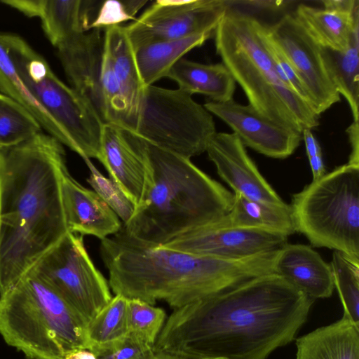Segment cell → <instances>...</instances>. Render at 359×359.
Returning a JSON list of instances; mask_svg holds the SVG:
<instances>
[{"instance_id":"cell-36","label":"cell","mask_w":359,"mask_h":359,"mask_svg":"<svg viewBox=\"0 0 359 359\" xmlns=\"http://www.w3.org/2000/svg\"><path fill=\"white\" fill-rule=\"evenodd\" d=\"M323 8L339 13L352 14L359 10L358 0H324Z\"/></svg>"},{"instance_id":"cell-39","label":"cell","mask_w":359,"mask_h":359,"mask_svg":"<svg viewBox=\"0 0 359 359\" xmlns=\"http://www.w3.org/2000/svg\"><path fill=\"white\" fill-rule=\"evenodd\" d=\"M308 158L313 175L312 181L318 180L326 174L322 154Z\"/></svg>"},{"instance_id":"cell-19","label":"cell","mask_w":359,"mask_h":359,"mask_svg":"<svg viewBox=\"0 0 359 359\" xmlns=\"http://www.w3.org/2000/svg\"><path fill=\"white\" fill-rule=\"evenodd\" d=\"M274 273L314 301L331 297L334 289L330 264L306 245L286 243L278 249Z\"/></svg>"},{"instance_id":"cell-16","label":"cell","mask_w":359,"mask_h":359,"mask_svg":"<svg viewBox=\"0 0 359 359\" xmlns=\"http://www.w3.org/2000/svg\"><path fill=\"white\" fill-rule=\"evenodd\" d=\"M219 177L234 194L254 201L285 203L260 173L234 133H215L205 151Z\"/></svg>"},{"instance_id":"cell-3","label":"cell","mask_w":359,"mask_h":359,"mask_svg":"<svg viewBox=\"0 0 359 359\" xmlns=\"http://www.w3.org/2000/svg\"><path fill=\"white\" fill-rule=\"evenodd\" d=\"M278 250L238 259L151 247L120 231L101 241L100 252L115 294L180 308L255 277L274 273Z\"/></svg>"},{"instance_id":"cell-28","label":"cell","mask_w":359,"mask_h":359,"mask_svg":"<svg viewBox=\"0 0 359 359\" xmlns=\"http://www.w3.org/2000/svg\"><path fill=\"white\" fill-rule=\"evenodd\" d=\"M0 93L11 97L25 108L41 128L68 147L67 137L58 124L39 104L18 74L12 61L0 42Z\"/></svg>"},{"instance_id":"cell-7","label":"cell","mask_w":359,"mask_h":359,"mask_svg":"<svg viewBox=\"0 0 359 359\" xmlns=\"http://www.w3.org/2000/svg\"><path fill=\"white\" fill-rule=\"evenodd\" d=\"M295 231L359 262V165L344 164L292 196Z\"/></svg>"},{"instance_id":"cell-13","label":"cell","mask_w":359,"mask_h":359,"mask_svg":"<svg viewBox=\"0 0 359 359\" xmlns=\"http://www.w3.org/2000/svg\"><path fill=\"white\" fill-rule=\"evenodd\" d=\"M287 236L252 228L223 226L214 221L184 232L163 247L222 259H238L278 250Z\"/></svg>"},{"instance_id":"cell-9","label":"cell","mask_w":359,"mask_h":359,"mask_svg":"<svg viewBox=\"0 0 359 359\" xmlns=\"http://www.w3.org/2000/svg\"><path fill=\"white\" fill-rule=\"evenodd\" d=\"M133 132L190 159L206 151L216 130L211 114L191 95L151 85L144 88Z\"/></svg>"},{"instance_id":"cell-12","label":"cell","mask_w":359,"mask_h":359,"mask_svg":"<svg viewBox=\"0 0 359 359\" xmlns=\"http://www.w3.org/2000/svg\"><path fill=\"white\" fill-rule=\"evenodd\" d=\"M273 40L306 87L316 114L340 101V95L325 67L322 48L305 32L293 14L267 25Z\"/></svg>"},{"instance_id":"cell-15","label":"cell","mask_w":359,"mask_h":359,"mask_svg":"<svg viewBox=\"0 0 359 359\" xmlns=\"http://www.w3.org/2000/svg\"><path fill=\"white\" fill-rule=\"evenodd\" d=\"M98 160L137 205L149 173L146 141L127 128L104 123Z\"/></svg>"},{"instance_id":"cell-31","label":"cell","mask_w":359,"mask_h":359,"mask_svg":"<svg viewBox=\"0 0 359 359\" xmlns=\"http://www.w3.org/2000/svg\"><path fill=\"white\" fill-rule=\"evenodd\" d=\"M330 266L343 315L359 325V262L334 250Z\"/></svg>"},{"instance_id":"cell-29","label":"cell","mask_w":359,"mask_h":359,"mask_svg":"<svg viewBox=\"0 0 359 359\" xmlns=\"http://www.w3.org/2000/svg\"><path fill=\"white\" fill-rule=\"evenodd\" d=\"M128 299L116 294L86 325L88 349L100 347L128 334Z\"/></svg>"},{"instance_id":"cell-21","label":"cell","mask_w":359,"mask_h":359,"mask_svg":"<svg viewBox=\"0 0 359 359\" xmlns=\"http://www.w3.org/2000/svg\"><path fill=\"white\" fill-rule=\"evenodd\" d=\"M21 11L41 19L46 36L56 48L70 37L90 30L87 0H25Z\"/></svg>"},{"instance_id":"cell-35","label":"cell","mask_w":359,"mask_h":359,"mask_svg":"<svg viewBox=\"0 0 359 359\" xmlns=\"http://www.w3.org/2000/svg\"><path fill=\"white\" fill-rule=\"evenodd\" d=\"M153 348L128 333L109 344L90 350L97 359H142Z\"/></svg>"},{"instance_id":"cell-1","label":"cell","mask_w":359,"mask_h":359,"mask_svg":"<svg viewBox=\"0 0 359 359\" xmlns=\"http://www.w3.org/2000/svg\"><path fill=\"white\" fill-rule=\"evenodd\" d=\"M314 300L275 273L175 309L153 346L186 359H266L292 341Z\"/></svg>"},{"instance_id":"cell-2","label":"cell","mask_w":359,"mask_h":359,"mask_svg":"<svg viewBox=\"0 0 359 359\" xmlns=\"http://www.w3.org/2000/svg\"><path fill=\"white\" fill-rule=\"evenodd\" d=\"M62 144L39 132L0 149V297L69 232L62 196Z\"/></svg>"},{"instance_id":"cell-30","label":"cell","mask_w":359,"mask_h":359,"mask_svg":"<svg viewBox=\"0 0 359 359\" xmlns=\"http://www.w3.org/2000/svg\"><path fill=\"white\" fill-rule=\"evenodd\" d=\"M41 131L40 124L25 108L0 93V149L17 145Z\"/></svg>"},{"instance_id":"cell-23","label":"cell","mask_w":359,"mask_h":359,"mask_svg":"<svg viewBox=\"0 0 359 359\" xmlns=\"http://www.w3.org/2000/svg\"><path fill=\"white\" fill-rule=\"evenodd\" d=\"M293 15L319 46L334 51L346 50L359 29V10L348 14L299 4Z\"/></svg>"},{"instance_id":"cell-25","label":"cell","mask_w":359,"mask_h":359,"mask_svg":"<svg viewBox=\"0 0 359 359\" xmlns=\"http://www.w3.org/2000/svg\"><path fill=\"white\" fill-rule=\"evenodd\" d=\"M215 222L223 226L269 230L287 237L296 232L290 205L250 200L238 194H234L230 211Z\"/></svg>"},{"instance_id":"cell-20","label":"cell","mask_w":359,"mask_h":359,"mask_svg":"<svg viewBox=\"0 0 359 359\" xmlns=\"http://www.w3.org/2000/svg\"><path fill=\"white\" fill-rule=\"evenodd\" d=\"M104 49L107 53L127 108V129L133 130L144 86L137 67L135 50L124 26L104 28Z\"/></svg>"},{"instance_id":"cell-24","label":"cell","mask_w":359,"mask_h":359,"mask_svg":"<svg viewBox=\"0 0 359 359\" xmlns=\"http://www.w3.org/2000/svg\"><path fill=\"white\" fill-rule=\"evenodd\" d=\"M167 77L175 81L179 89L191 95H204L213 102L233 100L236 89V81L222 62L207 65L181 58Z\"/></svg>"},{"instance_id":"cell-17","label":"cell","mask_w":359,"mask_h":359,"mask_svg":"<svg viewBox=\"0 0 359 359\" xmlns=\"http://www.w3.org/2000/svg\"><path fill=\"white\" fill-rule=\"evenodd\" d=\"M57 49L70 87L91 104L102 120L100 75L104 39L101 29L77 34L59 45Z\"/></svg>"},{"instance_id":"cell-4","label":"cell","mask_w":359,"mask_h":359,"mask_svg":"<svg viewBox=\"0 0 359 359\" xmlns=\"http://www.w3.org/2000/svg\"><path fill=\"white\" fill-rule=\"evenodd\" d=\"M146 143L149 177L132 217L123 224L130 236L149 246H161L230 211L234 194L189 158Z\"/></svg>"},{"instance_id":"cell-10","label":"cell","mask_w":359,"mask_h":359,"mask_svg":"<svg viewBox=\"0 0 359 359\" xmlns=\"http://www.w3.org/2000/svg\"><path fill=\"white\" fill-rule=\"evenodd\" d=\"M32 270L53 287L87 324L112 299L109 283L90 259L81 235L68 232Z\"/></svg>"},{"instance_id":"cell-5","label":"cell","mask_w":359,"mask_h":359,"mask_svg":"<svg viewBox=\"0 0 359 359\" xmlns=\"http://www.w3.org/2000/svg\"><path fill=\"white\" fill-rule=\"evenodd\" d=\"M261 26L253 16L229 8L214 31L216 52L259 113L301 133L312 130L320 116L279 77Z\"/></svg>"},{"instance_id":"cell-33","label":"cell","mask_w":359,"mask_h":359,"mask_svg":"<svg viewBox=\"0 0 359 359\" xmlns=\"http://www.w3.org/2000/svg\"><path fill=\"white\" fill-rule=\"evenodd\" d=\"M90 170L87 182L101 199L126 224L132 217L136 208L135 202L120 186L110 177L104 176L90 159L84 161Z\"/></svg>"},{"instance_id":"cell-27","label":"cell","mask_w":359,"mask_h":359,"mask_svg":"<svg viewBox=\"0 0 359 359\" xmlns=\"http://www.w3.org/2000/svg\"><path fill=\"white\" fill-rule=\"evenodd\" d=\"M322 53L332 82L348 103L353 121H358L359 29L354 32L346 50L338 52L322 48Z\"/></svg>"},{"instance_id":"cell-38","label":"cell","mask_w":359,"mask_h":359,"mask_svg":"<svg viewBox=\"0 0 359 359\" xmlns=\"http://www.w3.org/2000/svg\"><path fill=\"white\" fill-rule=\"evenodd\" d=\"M302 135V139L304 140L308 158L322 154L320 146L313 136L311 129L306 128L303 130Z\"/></svg>"},{"instance_id":"cell-41","label":"cell","mask_w":359,"mask_h":359,"mask_svg":"<svg viewBox=\"0 0 359 359\" xmlns=\"http://www.w3.org/2000/svg\"><path fill=\"white\" fill-rule=\"evenodd\" d=\"M65 359H97V358L88 349H76L67 353Z\"/></svg>"},{"instance_id":"cell-6","label":"cell","mask_w":359,"mask_h":359,"mask_svg":"<svg viewBox=\"0 0 359 359\" xmlns=\"http://www.w3.org/2000/svg\"><path fill=\"white\" fill-rule=\"evenodd\" d=\"M86 325L33 270L0 297V334L28 359H65L72 351L88 349Z\"/></svg>"},{"instance_id":"cell-32","label":"cell","mask_w":359,"mask_h":359,"mask_svg":"<svg viewBox=\"0 0 359 359\" xmlns=\"http://www.w3.org/2000/svg\"><path fill=\"white\" fill-rule=\"evenodd\" d=\"M165 311L137 299L128 301V333L153 348L165 320Z\"/></svg>"},{"instance_id":"cell-14","label":"cell","mask_w":359,"mask_h":359,"mask_svg":"<svg viewBox=\"0 0 359 359\" xmlns=\"http://www.w3.org/2000/svg\"><path fill=\"white\" fill-rule=\"evenodd\" d=\"M204 107L226 123L245 147L268 157L287 158L302 140L301 133L266 118L249 104L209 101Z\"/></svg>"},{"instance_id":"cell-18","label":"cell","mask_w":359,"mask_h":359,"mask_svg":"<svg viewBox=\"0 0 359 359\" xmlns=\"http://www.w3.org/2000/svg\"><path fill=\"white\" fill-rule=\"evenodd\" d=\"M62 196L68 231L94 236L101 241L122 227L116 213L94 191L67 172L62 182Z\"/></svg>"},{"instance_id":"cell-40","label":"cell","mask_w":359,"mask_h":359,"mask_svg":"<svg viewBox=\"0 0 359 359\" xmlns=\"http://www.w3.org/2000/svg\"><path fill=\"white\" fill-rule=\"evenodd\" d=\"M243 4H248L252 7L267 10H277L285 6L288 1H245Z\"/></svg>"},{"instance_id":"cell-34","label":"cell","mask_w":359,"mask_h":359,"mask_svg":"<svg viewBox=\"0 0 359 359\" xmlns=\"http://www.w3.org/2000/svg\"><path fill=\"white\" fill-rule=\"evenodd\" d=\"M147 0L99 1L90 29L121 25L135 18Z\"/></svg>"},{"instance_id":"cell-42","label":"cell","mask_w":359,"mask_h":359,"mask_svg":"<svg viewBox=\"0 0 359 359\" xmlns=\"http://www.w3.org/2000/svg\"><path fill=\"white\" fill-rule=\"evenodd\" d=\"M142 359H186L177 355L150 351Z\"/></svg>"},{"instance_id":"cell-11","label":"cell","mask_w":359,"mask_h":359,"mask_svg":"<svg viewBox=\"0 0 359 359\" xmlns=\"http://www.w3.org/2000/svg\"><path fill=\"white\" fill-rule=\"evenodd\" d=\"M223 0H158L124 26L134 48L154 42L214 32L230 8Z\"/></svg>"},{"instance_id":"cell-8","label":"cell","mask_w":359,"mask_h":359,"mask_svg":"<svg viewBox=\"0 0 359 359\" xmlns=\"http://www.w3.org/2000/svg\"><path fill=\"white\" fill-rule=\"evenodd\" d=\"M0 42L25 86L65 134L67 147L84 161L99 159L104 122L91 104L63 83L21 37L0 34Z\"/></svg>"},{"instance_id":"cell-22","label":"cell","mask_w":359,"mask_h":359,"mask_svg":"<svg viewBox=\"0 0 359 359\" xmlns=\"http://www.w3.org/2000/svg\"><path fill=\"white\" fill-rule=\"evenodd\" d=\"M294 359H359V325L343 315L296 339Z\"/></svg>"},{"instance_id":"cell-37","label":"cell","mask_w":359,"mask_h":359,"mask_svg":"<svg viewBox=\"0 0 359 359\" xmlns=\"http://www.w3.org/2000/svg\"><path fill=\"white\" fill-rule=\"evenodd\" d=\"M346 131L351 148L347 163L359 165L358 121H353Z\"/></svg>"},{"instance_id":"cell-26","label":"cell","mask_w":359,"mask_h":359,"mask_svg":"<svg viewBox=\"0 0 359 359\" xmlns=\"http://www.w3.org/2000/svg\"><path fill=\"white\" fill-rule=\"evenodd\" d=\"M213 34L206 32L175 40L158 41L135 49V59L144 87L167 77L170 69L184 55L202 46Z\"/></svg>"}]
</instances>
